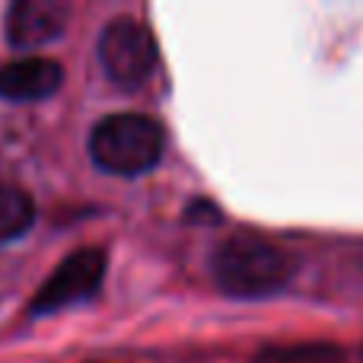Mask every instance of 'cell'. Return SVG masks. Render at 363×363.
Masks as SVG:
<instances>
[{
	"label": "cell",
	"instance_id": "cell-1",
	"mask_svg": "<svg viewBox=\"0 0 363 363\" xmlns=\"http://www.w3.org/2000/svg\"><path fill=\"white\" fill-rule=\"evenodd\" d=\"M86 147L102 172L134 179L150 172L163 160L166 131L157 118L144 112H115L96 121Z\"/></svg>",
	"mask_w": 363,
	"mask_h": 363
},
{
	"label": "cell",
	"instance_id": "cell-2",
	"mask_svg": "<svg viewBox=\"0 0 363 363\" xmlns=\"http://www.w3.org/2000/svg\"><path fill=\"white\" fill-rule=\"evenodd\" d=\"M211 274L223 294L258 300L277 294L290 281V262L277 245L258 236H230L213 249Z\"/></svg>",
	"mask_w": 363,
	"mask_h": 363
},
{
	"label": "cell",
	"instance_id": "cell-3",
	"mask_svg": "<svg viewBox=\"0 0 363 363\" xmlns=\"http://www.w3.org/2000/svg\"><path fill=\"white\" fill-rule=\"evenodd\" d=\"M96 51H99V64L106 70V77L121 89L144 86L160 61L153 32L134 16L108 19Z\"/></svg>",
	"mask_w": 363,
	"mask_h": 363
},
{
	"label": "cell",
	"instance_id": "cell-4",
	"mask_svg": "<svg viewBox=\"0 0 363 363\" xmlns=\"http://www.w3.org/2000/svg\"><path fill=\"white\" fill-rule=\"evenodd\" d=\"M108 258L102 249L86 245V249H77L57 264L48 274V281L35 290L29 303L32 315H45V313H57L64 306H74L83 303L102 287V277H106Z\"/></svg>",
	"mask_w": 363,
	"mask_h": 363
},
{
	"label": "cell",
	"instance_id": "cell-5",
	"mask_svg": "<svg viewBox=\"0 0 363 363\" xmlns=\"http://www.w3.org/2000/svg\"><path fill=\"white\" fill-rule=\"evenodd\" d=\"M70 10L57 0H16L6 10V42L13 48H42V45L55 42L67 26Z\"/></svg>",
	"mask_w": 363,
	"mask_h": 363
},
{
	"label": "cell",
	"instance_id": "cell-6",
	"mask_svg": "<svg viewBox=\"0 0 363 363\" xmlns=\"http://www.w3.org/2000/svg\"><path fill=\"white\" fill-rule=\"evenodd\" d=\"M64 67L55 57L45 55H26L16 61H6L0 67V99L10 102H35L48 99L61 89Z\"/></svg>",
	"mask_w": 363,
	"mask_h": 363
},
{
	"label": "cell",
	"instance_id": "cell-7",
	"mask_svg": "<svg viewBox=\"0 0 363 363\" xmlns=\"http://www.w3.org/2000/svg\"><path fill=\"white\" fill-rule=\"evenodd\" d=\"M35 223V201L26 188L0 182V242L26 236Z\"/></svg>",
	"mask_w": 363,
	"mask_h": 363
},
{
	"label": "cell",
	"instance_id": "cell-8",
	"mask_svg": "<svg viewBox=\"0 0 363 363\" xmlns=\"http://www.w3.org/2000/svg\"><path fill=\"white\" fill-rule=\"evenodd\" d=\"M255 363H347V354L335 341H294L262 347Z\"/></svg>",
	"mask_w": 363,
	"mask_h": 363
}]
</instances>
